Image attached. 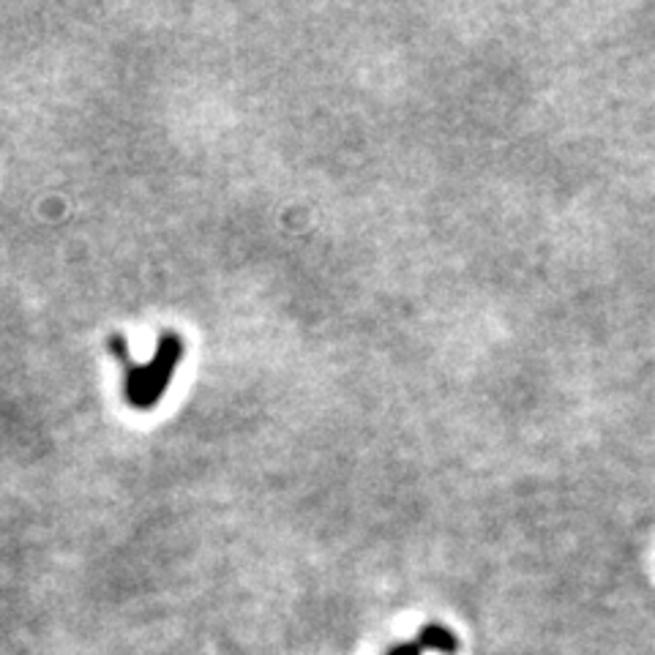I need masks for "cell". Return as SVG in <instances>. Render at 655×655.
<instances>
[{"instance_id": "obj_1", "label": "cell", "mask_w": 655, "mask_h": 655, "mask_svg": "<svg viewBox=\"0 0 655 655\" xmlns=\"http://www.w3.org/2000/svg\"><path fill=\"white\" fill-rule=\"evenodd\" d=\"M112 353L123 360L126 366V399L129 404H134L137 410H151L154 404H159L164 388L173 380L175 366L184 358V342L175 333H164L159 338V353L151 364L137 366L134 360H129L126 344L121 336H112Z\"/></svg>"}, {"instance_id": "obj_2", "label": "cell", "mask_w": 655, "mask_h": 655, "mask_svg": "<svg viewBox=\"0 0 655 655\" xmlns=\"http://www.w3.org/2000/svg\"><path fill=\"white\" fill-rule=\"evenodd\" d=\"M418 647L421 651H434V653H443V655H454L459 651V642L454 640V634H451L448 629H437V625H426V629L421 631V636H418Z\"/></svg>"}, {"instance_id": "obj_3", "label": "cell", "mask_w": 655, "mask_h": 655, "mask_svg": "<svg viewBox=\"0 0 655 655\" xmlns=\"http://www.w3.org/2000/svg\"><path fill=\"white\" fill-rule=\"evenodd\" d=\"M423 651L421 647H418V642H412V645H399V647H393L391 653L388 655H421Z\"/></svg>"}]
</instances>
